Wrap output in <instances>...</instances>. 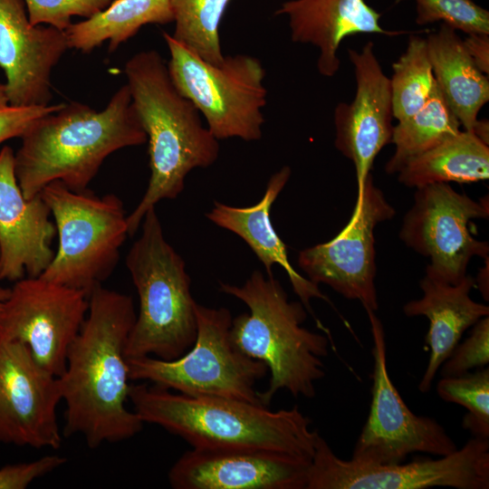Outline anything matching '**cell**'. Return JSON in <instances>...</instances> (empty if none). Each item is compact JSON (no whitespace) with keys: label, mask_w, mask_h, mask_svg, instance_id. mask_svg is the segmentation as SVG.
Masks as SVG:
<instances>
[{"label":"cell","mask_w":489,"mask_h":489,"mask_svg":"<svg viewBox=\"0 0 489 489\" xmlns=\"http://www.w3.org/2000/svg\"><path fill=\"white\" fill-rule=\"evenodd\" d=\"M61 400L58 378L36 363L28 347L0 339V442L59 448Z\"/></svg>","instance_id":"cell-15"},{"label":"cell","mask_w":489,"mask_h":489,"mask_svg":"<svg viewBox=\"0 0 489 489\" xmlns=\"http://www.w3.org/2000/svg\"><path fill=\"white\" fill-rule=\"evenodd\" d=\"M124 73L147 135L150 169L147 189L127 216L129 236H132L150 208L181 194L191 170L208 168L217 160L220 147L203 125L198 110L174 85L159 53H135L126 62Z\"/></svg>","instance_id":"cell-4"},{"label":"cell","mask_w":489,"mask_h":489,"mask_svg":"<svg viewBox=\"0 0 489 489\" xmlns=\"http://www.w3.org/2000/svg\"><path fill=\"white\" fill-rule=\"evenodd\" d=\"M66 461L64 456L52 455L29 463L5 465L0 468V489H24L33 481L54 471Z\"/></svg>","instance_id":"cell-34"},{"label":"cell","mask_w":489,"mask_h":489,"mask_svg":"<svg viewBox=\"0 0 489 489\" xmlns=\"http://www.w3.org/2000/svg\"><path fill=\"white\" fill-rule=\"evenodd\" d=\"M485 144H489V122L488 120H477L472 131Z\"/></svg>","instance_id":"cell-37"},{"label":"cell","mask_w":489,"mask_h":489,"mask_svg":"<svg viewBox=\"0 0 489 489\" xmlns=\"http://www.w3.org/2000/svg\"><path fill=\"white\" fill-rule=\"evenodd\" d=\"M488 216V196L476 201L448 183H433L417 188L398 235L430 259L427 274L455 284L466 275L474 256L488 257V243L475 238L468 228L473 219Z\"/></svg>","instance_id":"cell-11"},{"label":"cell","mask_w":489,"mask_h":489,"mask_svg":"<svg viewBox=\"0 0 489 489\" xmlns=\"http://www.w3.org/2000/svg\"><path fill=\"white\" fill-rule=\"evenodd\" d=\"M439 397L465 407L463 428L473 437L489 439V369L480 368L458 377L442 378L436 386Z\"/></svg>","instance_id":"cell-29"},{"label":"cell","mask_w":489,"mask_h":489,"mask_svg":"<svg viewBox=\"0 0 489 489\" xmlns=\"http://www.w3.org/2000/svg\"><path fill=\"white\" fill-rule=\"evenodd\" d=\"M195 311L197 337L192 347L172 360L150 356L127 359L129 379L188 396L221 397L262 405L255 385L266 376L268 369L233 343L231 312L197 302Z\"/></svg>","instance_id":"cell-8"},{"label":"cell","mask_w":489,"mask_h":489,"mask_svg":"<svg viewBox=\"0 0 489 489\" xmlns=\"http://www.w3.org/2000/svg\"><path fill=\"white\" fill-rule=\"evenodd\" d=\"M113 0H24L29 21L65 31L72 17L90 18L106 8Z\"/></svg>","instance_id":"cell-31"},{"label":"cell","mask_w":489,"mask_h":489,"mask_svg":"<svg viewBox=\"0 0 489 489\" xmlns=\"http://www.w3.org/2000/svg\"><path fill=\"white\" fill-rule=\"evenodd\" d=\"M68 49L65 31L30 23L24 0H0V69L12 104H50L52 71Z\"/></svg>","instance_id":"cell-17"},{"label":"cell","mask_w":489,"mask_h":489,"mask_svg":"<svg viewBox=\"0 0 489 489\" xmlns=\"http://www.w3.org/2000/svg\"><path fill=\"white\" fill-rule=\"evenodd\" d=\"M392 70L389 82L393 117L400 121L424 105L436 85L426 39L410 36Z\"/></svg>","instance_id":"cell-28"},{"label":"cell","mask_w":489,"mask_h":489,"mask_svg":"<svg viewBox=\"0 0 489 489\" xmlns=\"http://www.w3.org/2000/svg\"><path fill=\"white\" fill-rule=\"evenodd\" d=\"M291 174L289 166H283L273 173L268 180L263 197L255 205L236 207L214 201L213 207L206 216L217 226L242 238L264 264L267 275H273L272 268L274 264L283 267L294 292L311 312V299L330 301L318 285L294 270L290 264L286 246L276 233L270 217L271 207L289 181Z\"/></svg>","instance_id":"cell-22"},{"label":"cell","mask_w":489,"mask_h":489,"mask_svg":"<svg viewBox=\"0 0 489 489\" xmlns=\"http://www.w3.org/2000/svg\"><path fill=\"white\" fill-rule=\"evenodd\" d=\"M88 295L40 276L16 282L0 311V339L24 343L36 363L60 377L88 312Z\"/></svg>","instance_id":"cell-13"},{"label":"cell","mask_w":489,"mask_h":489,"mask_svg":"<svg viewBox=\"0 0 489 489\" xmlns=\"http://www.w3.org/2000/svg\"><path fill=\"white\" fill-rule=\"evenodd\" d=\"M394 215L395 209L369 174L346 226L329 242L302 250L299 267L314 284H327L343 297L359 300L365 309L376 312L374 229Z\"/></svg>","instance_id":"cell-14"},{"label":"cell","mask_w":489,"mask_h":489,"mask_svg":"<svg viewBox=\"0 0 489 489\" xmlns=\"http://www.w3.org/2000/svg\"><path fill=\"white\" fill-rule=\"evenodd\" d=\"M373 338L371 404L351 459L366 464L403 463L412 453L447 455L457 446L435 419L415 415L388 372L384 328L375 312L365 309Z\"/></svg>","instance_id":"cell-12"},{"label":"cell","mask_w":489,"mask_h":489,"mask_svg":"<svg viewBox=\"0 0 489 489\" xmlns=\"http://www.w3.org/2000/svg\"><path fill=\"white\" fill-rule=\"evenodd\" d=\"M427 52L436 83L464 129L473 131L489 101V79L468 53L456 30L442 24L428 34Z\"/></svg>","instance_id":"cell-23"},{"label":"cell","mask_w":489,"mask_h":489,"mask_svg":"<svg viewBox=\"0 0 489 489\" xmlns=\"http://www.w3.org/2000/svg\"><path fill=\"white\" fill-rule=\"evenodd\" d=\"M460 126L436 83L424 105L393 127L390 143L395 145V151L385 171L398 173L409 160L458 133Z\"/></svg>","instance_id":"cell-26"},{"label":"cell","mask_w":489,"mask_h":489,"mask_svg":"<svg viewBox=\"0 0 489 489\" xmlns=\"http://www.w3.org/2000/svg\"><path fill=\"white\" fill-rule=\"evenodd\" d=\"M475 283L478 285V289L481 292L484 300L489 299V286H488V259L486 260V265L479 270Z\"/></svg>","instance_id":"cell-36"},{"label":"cell","mask_w":489,"mask_h":489,"mask_svg":"<svg viewBox=\"0 0 489 489\" xmlns=\"http://www.w3.org/2000/svg\"><path fill=\"white\" fill-rule=\"evenodd\" d=\"M274 15L288 17L293 43L312 44L319 50L317 70L329 78L340 69L338 50L346 37L404 34L382 28L381 14L365 0H289L281 5Z\"/></svg>","instance_id":"cell-20"},{"label":"cell","mask_w":489,"mask_h":489,"mask_svg":"<svg viewBox=\"0 0 489 489\" xmlns=\"http://www.w3.org/2000/svg\"><path fill=\"white\" fill-rule=\"evenodd\" d=\"M408 187L433 183H474L489 178V147L472 131L460 130L409 160L398 173Z\"/></svg>","instance_id":"cell-24"},{"label":"cell","mask_w":489,"mask_h":489,"mask_svg":"<svg viewBox=\"0 0 489 489\" xmlns=\"http://www.w3.org/2000/svg\"><path fill=\"white\" fill-rule=\"evenodd\" d=\"M219 290L249 309L233 318L230 336L240 351L268 369L269 385L259 392L262 405L268 408L280 389L294 398H314L315 384L325 376L322 358L329 353V340L302 327L307 318L302 302L290 301L281 283L260 271L243 285L220 282Z\"/></svg>","instance_id":"cell-5"},{"label":"cell","mask_w":489,"mask_h":489,"mask_svg":"<svg viewBox=\"0 0 489 489\" xmlns=\"http://www.w3.org/2000/svg\"><path fill=\"white\" fill-rule=\"evenodd\" d=\"M88 301L58 379L66 405L62 435H82L94 449L133 437L144 423L126 407L130 379L125 349L137 315L132 298L99 285Z\"/></svg>","instance_id":"cell-1"},{"label":"cell","mask_w":489,"mask_h":489,"mask_svg":"<svg viewBox=\"0 0 489 489\" xmlns=\"http://www.w3.org/2000/svg\"><path fill=\"white\" fill-rule=\"evenodd\" d=\"M464 44L477 65L484 74L489 72V34H467L463 40Z\"/></svg>","instance_id":"cell-35"},{"label":"cell","mask_w":489,"mask_h":489,"mask_svg":"<svg viewBox=\"0 0 489 489\" xmlns=\"http://www.w3.org/2000/svg\"><path fill=\"white\" fill-rule=\"evenodd\" d=\"M10 293V288L0 286V311Z\"/></svg>","instance_id":"cell-38"},{"label":"cell","mask_w":489,"mask_h":489,"mask_svg":"<svg viewBox=\"0 0 489 489\" xmlns=\"http://www.w3.org/2000/svg\"><path fill=\"white\" fill-rule=\"evenodd\" d=\"M310 464L264 450L192 448L168 479L175 489H306Z\"/></svg>","instance_id":"cell-18"},{"label":"cell","mask_w":489,"mask_h":489,"mask_svg":"<svg viewBox=\"0 0 489 489\" xmlns=\"http://www.w3.org/2000/svg\"><path fill=\"white\" fill-rule=\"evenodd\" d=\"M63 103L44 106H17L9 101L5 83L0 82V146L21 138L39 118L60 109Z\"/></svg>","instance_id":"cell-33"},{"label":"cell","mask_w":489,"mask_h":489,"mask_svg":"<svg viewBox=\"0 0 489 489\" xmlns=\"http://www.w3.org/2000/svg\"><path fill=\"white\" fill-rule=\"evenodd\" d=\"M356 82L351 102L334 109V146L356 170L359 203L367 177L380 150L391 142L393 107L389 78L368 42L360 51L349 49Z\"/></svg>","instance_id":"cell-16"},{"label":"cell","mask_w":489,"mask_h":489,"mask_svg":"<svg viewBox=\"0 0 489 489\" xmlns=\"http://www.w3.org/2000/svg\"><path fill=\"white\" fill-rule=\"evenodd\" d=\"M51 211L39 194L25 198L14 172V152L0 149V280L38 277L53 258Z\"/></svg>","instance_id":"cell-19"},{"label":"cell","mask_w":489,"mask_h":489,"mask_svg":"<svg viewBox=\"0 0 489 489\" xmlns=\"http://www.w3.org/2000/svg\"><path fill=\"white\" fill-rule=\"evenodd\" d=\"M475 285V278L467 274L459 283L451 284L426 273L419 283L422 298L403 306L407 316H425L430 322L425 340L430 356L418 385L422 393L430 390L437 370L451 355L464 331L489 315L488 305L475 302L469 295Z\"/></svg>","instance_id":"cell-21"},{"label":"cell","mask_w":489,"mask_h":489,"mask_svg":"<svg viewBox=\"0 0 489 489\" xmlns=\"http://www.w3.org/2000/svg\"><path fill=\"white\" fill-rule=\"evenodd\" d=\"M489 363V317L480 319L471 334L461 344H457L451 355L441 365L442 378L458 377L475 368H484Z\"/></svg>","instance_id":"cell-32"},{"label":"cell","mask_w":489,"mask_h":489,"mask_svg":"<svg viewBox=\"0 0 489 489\" xmlns=\"http://www.w3.org/2000/svg\"><path fill=\"white\" fill-rule=\"evenodd\" d=\"M405 0H395L398 4ZM416 23L425 25L436 22L466 34H489V12L473 0H414Z\"/></svg>","instance_id":"cell-30"},{"label":"cell","mask_w":489,"mask_h":489,"mask_svg":"<svg viewBox=\"0 0 489 489\" xmlns=\"http://www.w3.org/2000/svg\"><path fill=\"white\" fill-rule=\"evenodd\" d=\"M20 139L14 172L27 199L54 181L84 191L110 154L147 143L127 84L103 110L77 101L63 103L34 121Z\"/></svg>","instance_id":"cell-2"},{"label":"cell","mask_w":489,"mask_h":489,"mask_svg":"<svg viewBox=\"0 0 489 489\" xmlns=\"http://www.w3.org/2000/svg\"><path fill=\"white\" fill-rule=\"evenodd\" d=\"M455 489L489 488V439L472 437L439 458L408 464H366L344 460L320 435L314 444L306 489Z\"/></svg>","instance_id":"cell-10"},{"label":"cell","mask_w":489,"mask_h":489,"mask_svg":"<svg viewBox=\"0 0 489 489\" xmlns=\"http://www.w3.org/2000/svg\"><path fill=\"white\" fill-rule=\"evenodd\" d=\"M40 195L53 217L58 238L53 258L40 277L89 295L111 275L129 236L123 203L115 194L75 192L59 181L47 185Z\"/></svg>","instance_id":"cell-7"},{"label":"cell","mask_w":489,"mask_h":489,"mask_svg":"<svg viewBox=\"0 0 489 489\" xmlns=\"http://www.w3.org/2000/svg\"><path fill=\"white\" fill-rule=\"evenodd\" d=\"M169 52L167 63L177 91L190 100L220 139L259 140L263 109L267 102L265 71L261 61L248 54L225 55L218 64L206 62L164 32Z\"/></svg>","instance_id":"cell-9"},{"label":"cell","mask_w":489,"mask_h":489,"mask_svg":"<svg viewBox=\"0 0 489 489\" xmlns=\"http://www.w3.org/2000/svg\"><path fill=\"white\" fill-rule=\"evenodd\" d=\"M129 400L143 423L161 427L192 448L264 450L312 461L318 430L297 406L272 411L247 401L188 396L143 381Z\"/></svg>","instance_id":"cell-3"},{"label":"cell","mask_w":489,"mask_h":489,"mask_svg":"<svg viewBox=\"0 0 489 489\" xmlns=\"http://www.w3.org/2000/svg\"><path fill=\"white\" fill-rule=\"evenodd\" d=\"M140 226L125 259L139 301L125 356L172 360L187 351L197 337L191 279L185 261L165 238L156 207L145 214Z\"/></svg>","instance_id":"cell-6"},{"label":"cell","mask_w":489,"mask_h":489,"mask_svg":"<svg viewBox=\"0 0 489 489\" xmlns=\"http://www.w3.org/2000/svg\"><path fill=\"white\" fill-rule=\"evenodd\" d=\"M174 21L170 0H113L90 18L66 30L69 49L90 53L108 41L109 53L137 34L147 24Z\"/></svg>","instance_id":"cell-25"},{"label":"cell","mask_w":489,"mask_h":489,"mask_svg":"<svg viewBox=\"0 0 489 489\" xmlns=\"http://www.w3.org/2000/svg\"><path fill=\"white\" fill-rule=\"evenodd\" d=\"M232 0H170L175 29L171 36L206 62L218 64L225 55L219 26Z\"/></svg>","instance_id":"cell-27"}]
</instances>
